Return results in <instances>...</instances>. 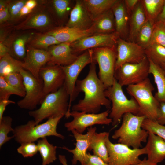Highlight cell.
I'll use <instances>...</instances> for the list:
<instances>
[{
	"instance_id": "cell-1",
	"label": "cell",
	"mask_w": 165,
	"mask_h": 165,
	"mask_svg": "<svg viewBox=\"0 0 165 165\" xmlns=\"http://www.w3.org/2000/svg\"><path fill=\"white\" fill-rule=\"evenodd\" d=\"M96 63H91L86 77L83 79L78 80L76 82V91L78 93L83 92L84 96L72 106V111L97 113L101 106L108 109L111 108V101L105 94L106 89L97 75Z\"/></svg>"
},
{
	"instance_id": "cell-2",
	"label": "cell",
	"mask_w": 165,
	"mask_h": 165,
	"mask_svg": "<svg viewBox=\"0 0 165 165\" xmlns=\"http://www.w3.org/2000/svg\"><path fill=\"white\" fill-rule=\"evenodd\" d=\"M120 127L116 130L112 138L117 139L118 143L122 144L133 148H139L142 142H147L148 132L142 127L146 117L131 113H125L122 116Z\"/></svg>"
},
{
	"instance_id": "cell-3",
	"label": "cell",
	"mask_w": 165,
	"mask_h": 165,
	"mask_svg": "<svg viewBox=\"0 0 165 165\" xmlns=\"http://www.w3.org/2000/svg\"><path fill=\"white\" fill-rule=\"evenodd\" d=\"M63 116L50 118L43 123L36 124L34 120L16 127L12 132L15 141L21 144L34 142L44 137L55 136L64 139V137L57 131L58 124Z\"/></svg>"
},
{
	"instance_id": "cell-4",
	"label": "cell",
	"mask_w": 165,
	"mask_h": 165,
	"mask_svg": "<svg viewBox=\"0 0 165 165\" xmlns=\"http://www.w3.org/2000/svg\"><path fill=\"white\" fill-rule=\"evenodd\" d=\"M69 97L64 87L46 95L40 107L30 111L29 116L33 117L36 124L46 119L65 116L68 111Z\"/></svg>"
},
{
	"instance_id": "cell-5",
	"label": "cell",
	"mask_w": 165,
	"mask_h": 165,
	"mask_svg": "<svg viewBox=\"0 0 165 165\" xmlns=\"http://www.w3.org/2000/svg\"><path fill=\"white\" fill-rule=\"evenodd\" d=\"M126 89L138 105V115L156 121L160 103L153 94L154 88L149 79L148 78L139 83L129 85Z\"/></svg>"
},
{
	"instance_id": "cell-6",
	"label": "cell",
	"mask_w": 165,
	"mask_h": 165,
	"mask_svg": "<svg viewBox=\"0 0 165 165\" xmlns=\"http://www.w3.org/2000/svg\"><path fill=\"white\" fill-rule=\"evenodd\" d=\"M106 97L112 102V106L109 117L112 120V124L116 126L119 123L125 113H131L138 115V105L132 97L128 99L124 94L122 86L115 79L112 86L105 91Z\"/></svg>"
},
{
	"instance_id": "cell-7",
	"label": "cell",
	"mask_w": 165,
	"mask_h": 165,
	"mask_svg": "<svg viewBox=\"0 0 165 165\" xmlns=\"http://www.w3.org/2000/svg\"><path fill=\"white\" fill-rule=\"evenodd\" d=\"M94 62H95L93 58L92 50L91 49L78 56L77 59L70 65L61 66L65 77L64 86L69 97L68 111L65 116L67 118L70 117L72 103L79 94L75 89L78 76L86 65Z\"/></svg>"
},
{
	"instance_id": "cell-8",
	"label": "cell",
	"mask_w": 165,
	"mask_h": 165,
	"mask_svg": "<svg viewBox=\"0 0 165 165\" xmlns=\"http://www.w3.org/2000/svg\"><path fill=\"white\" fill-rule=\"evenodd\" d=\"M92 49L93 60L99 66L98 78L107 89L112 86L115 79L116 50L106 47Z\"/></svg>"
},
{
	"instance_id": "cell-9",
	"label": "cell",
	"mask_w": 165,
	"mask_h": 165,
	"mask_svg": "<svg viewBox=\"0 0 165 165\" xmlns=\"http://www.w3.org/2000/svg\"><path fill=\"white\" fill-rule=\"evenodd\" d=\"M19 72L23 77L25 94L23 99L17 102V105L20 108L34 110L38 105L41 104L46 96L43 81L41 79H37L23 68L20 69Z\"/></svg>"
},
{
	"instance_id": "cell-10",
	"label": "cell",
	"mask_w": 165,
	"mask_h": 165,
	"mask_svg": "<svg viewBox=\"0 0 165 165\" xmlns=\"http://www.w3.org/2000/svg\"><path fill=\"white\" fill-rule=\"evenodd\" d=\"M109 136L106 140L109 155V165H135L141 162L139 158L140 156L146 154L145 147L131 148L122 144L113 143L110 141Z\"/></svg>"
},
{
	"instance_id": "cell-11",
	"label": "cell",
	"mask_w": 165,
	"mask_h": 165,
	"mask_svg": "<svg viewBox=\"0 0 165 165\" xmlns=\"http://www.w3.org/2000/svg\"><path fill=\"white\" fill-rule=\"evenodd\" d=\"M149 63L146 57L138 63H127L115 71V77L122 86L139 83L148 78Z\"/></svg>"
},
{
	"instance_id": "cell-12",
	"label": "cell",
	"mask_w": 165,
	"mask_h": 165,
	"mask_svg": "<svg viewBox=\"0 0 165 165\" xmlns=\"http://www.w3.org/2000/svg\"><path fill=\"white\" fill-rule=\"evenodd\" d=\"M109 109L99 113H86L84 112L72 111L70 116L73 119L64 124L68 131L75 130L82 134L88 127L96 124L109 125L112 123V120L109 117Z\"/></svg>"
},
{
	"instance_id": "cell-13",
	"label": "cell",
	"mask_w": 165,
	"mask_h": 165,
	"mask_svg": "<svg viewBox=\"0 0 165 165\" xmlns=\"http://www.w3.org/2000/svg\"><path fill=\"white\" fill-rule=\"evenodd\" d=\"M116 46L115 71L124 64L139 63L146 57L145 49L136 42H127L119 37Z\"/></svg>"
},
{
	"instance_id": "cell-14",
	"label": "cell",
	"mask_w": 165,
	"mask_h": 165,
	"mask_svg": "<svg viewBox=\"0 0 165 165\" xmlns=\"http://www.w3.org/2000/svg\"><path fill=\"white\" fill-rule=\"evenodd\" d=\"M119 37L116 32L110 34H95L76 40L71 43L70 46L73 52L76 54L84 50L97 47L116 48Z\"/></svg>"
},
{
	"instance_id": "cell-15",
	"label": "cell",
	"mask_w": 165,
	"mask_h": 165,
	"mask_svg": "<svg viewBox=\"0 0 165 165\" xmlns=\"http://www.w3.org/2000/svg\"><path fill=\"white\" fill-rule=\"evenodd\" d=\"M25 58L23 68L29 72L35 77L40 80L39 72L43 66L50 60L51 55L48 50L36 49L27 45Z\"/></svg>"
},
{
	"instance_id": "cell-16",
	"label": "cell",
	"mask_w": 165,
	"mask_h": 165,
	"mask_svg": "<svg viewBox=\"0 0 165 165\" xmlns=\"http://www.w3.org/2000/svg\"><path fill=\"white\" fill-rule=\"evenodd\" d=\"M39 75L43 81L44 90L46 95L57 91L64 86V75L61 66L43 67Z\"/></svg>"
},
{
	"instance_id": "cell-17",
	"label": "cell",
	"mask_w": 165,
	"mask_h": 165,
	"mask_svg": "<svg viewBox=\"0 0 165 165\" xmlns=\"http://www.w3.org/2000/svg\"><path fill=\"white\" fill-rule=\"evenodd\" d=\"M71 43H61L50 46L48 51L50 53L51 58L47 63L48 66L58 65L64 66L73 62L78 55L73 52L70 46Z\"/></svg>"
},
{
	"instance_id": "cell-18",
	"label": "cell",
	"mask_w": 165,
	"mask_h": 165,
	"mask_svg": "<svg viewBox=\"0 0 165 165\" xmlns=\"http://www.w3.org/2000/svg\"><path fill=\"white\" fill-rule=\"evenodd\" d=\"M93 22L83 0H77L71 12L70 18L66 26L86 30L91 27Z\"/></svg>"
},
{
	"instance_id": "cell-19",
	"label": "cell",
	"mask_w": 165,
	"mask_h": 165,
	"mask_svg": "<svg viewBox=\"0 0 165 165\" xmlns=\"http://www.w3.org/2000/svg\"><path fill=\"white\" fill-rule=\"evenodd\" d=\"M148 135L145 147L147 160L154 165L165 159V141L159 136L148 132Z\"/></svg>"
},
{
	"instance_id": "cell-20",
	"label": "cell",
	"mask_w": 165,
	"mask_h": 165,
	"mask_svg": "<svg viewBox=\"0 0 165 165\" xmlns=\"http://www.w3.org/2000/svg\"><path fill=\"white\" fill-rule=\"evenodd\" d=\"M71 131L76 141L75 148L70 149L65 146L60 148L73 154L72 160V165L76 164L78 161L81 164L87 154V151L89 147L90 131L89 128L87 132L85 134L79 133L75 130Z\"/></svg>"
},
{
	"instance_id": "cell-21",
	"label": "cell",
	"mask_w": 165,
	"mask_h": 165,
	"mask_svg": "<svg viewBox=\"0 0 165 165\" xmlns=\"http://www.w3.org/2000/svg\"><path fill=\"white\" fill-rule=\"evenodd\" d=\"M90 145L88 150H92L94 154L99 157L108 164L109 155L106 145V140L109 136V132H96V127H90Z\"/></svg>"
},
{
	"instance_id": "cell-22",
	"label": "cell",
	"mask_w": 165,
	"mask_h": 165,
	"mask_svg": "<svg viewBox=\"0 0 165 165\" xmlns=\"http://www.w3.org/2000/svg\"><path fill=\"white\" fill-rule=\"evenodd\" d=\"M46 33L54 36L60 43H72L82 38L93 35L90 28L84 30L66 26L55 28Z\"/></svg>"
},
{
	"instance_id": "cell-23",
	"label": "cell",
	"mask_w": 165,
	"mask_h": 165,
	"mask_svg": "<svg viewBox=\"0 0 165 165\" xmlns=\"http://www.w3.org/2000/svg\"><path fill=\"white\" fill-rule=\"evenodd\" d=\"M51 18L48 13L40 10L32 13L23 22L15 27L17 29H40L48 28L51 24Z\"/></svg>"
},
{
	"instance_id": "cell-24",
	"label": "cell",
	"mask_w": 165,
	"mask_h": 165,
	"mask_svg": "<svg viewBox=\"0 0 165 165\" xmlns=\"http://www.w3.org/2000/svg\"><path fill=\"white\" fill-rule=\"evenodd\" d=\"M115 20L116 31L122 39L126 35L129 14L124 0H117L112 8Z\"/></svg>"
},
{
	"instance_id": "cell-25",
	"label": "cell",
	"mask_w": 165,
	"mask_h": 165,
	"mask_svg": "<svg viewBox=\"0 0 165 165\" xmlns=\"http://www.w3.org/2000/svg\"><path fill=\"white\" fill-rule=\"evenodd\" d=\"M90 28L93 35L110 34L116 32L115 18L112 9L95 19Z\"/></svg>"
},
{
	"instance_id": "cell-26",
	"label": "cell",
	"mask_w": 165,
	"mask_h": 165,
	"mask_svg": "<svg viewBox=\"0 0 165 165\" xmlns=\"http://www.w3.org/2000/svg\"><path fill=\"white\" fill-rule=\"evenodd\" d=\"M149 63V73L151 74L157 88L154 97L160 103H165V74L161 66L148 59Z\"/></svg>"
},
{
	"instance_id": "cell-27",
	"label": "cell",
	"mask_w": 165,
	"mask_h": 165,
	"mask_svg": "<svg viewBox=\"0 0 165 165\" xmlns=\"http://www.w3.org/2000/svg\"><path fill=\"white\" fill-rule=\"evenodd\" d=\"M117 0H84L86 8L94 21L100 15L111 9Z\"/></svg>"
},
{
	"instance_id": "cell-28",
	"label": "cell",
	"mask_w": 165,
	"mask_h": 165,
	"mask_svg": "<svg viewBox=\"0 0 165 165\" xmlns=\"http://www.w3.org/2000/svg\"><path fill=\"white\" fill-rule=\"evenodd\" d=\"M143 7L140 0L132 12L130 20V38L134 39L141 28L147 21Z\"/></svg>"
},
{
	"instance_id": "cell-29",
	"label": "cell",
	"mask_w": 165,
	"mask_h": 165,
	"mask_svg": "<svg viewBox=\"0 0 165 165\" xmlns=\"http://www.w3.org/2000/svg\"><path fill=\"white\" fill-rule=\"evenodd\" d=\"M31 35L29 34H24L17 36L12 43V48L9 49V54L16 59L21 61L24 60L27 52L25 45L31 38Z\"/></svg>"
},
{
	"instance_id": "cell-30",
	"label": "cell",
	"mask_w": 165,
	"mask_h": 165,
	"mask_svg": "<svg viewBox=\"0 0 165 165\" xmlns=\"http://www.w3.org/2000/svg\"><path fill=\"white\" fill-rule=\"evenodd\" d=\"M37 141L38 152L42 160V165H49L56 160L57 147L50 144L46 137L41 138Z\"/></svg>"
},
{
	"instance_id": "cell-31",
	"label": "cell",
	"mask_w": 165,
	"mask_h": 165,
	"mask_svg": "<svg viewBox=\"0 0 165 165\" xmlns=\"http://www.w3.org/2000/svg\"><path fill=\"white\" fill-rule=\"evenodd\" d=\"M165 1V0H140L147 20L154 24L162 10Z\"/></svg>"
},
{
	"instance_id": "cell-32",
	"label": "cell",
	"mask_w": 165,
	"mask_h": 165,
	"mask_svg": "<svg viewBox=\"0 0 165 165\" xmlns=\"http://www.w3.org/2000/svg\"><path fill=\"white\" fill-rule=\"evenodd\" d=\"M23 62L16 59L9 53L0 58V76L3 77L10 73L19 72L23 68Z\"/></svg>"
},
{
	"instance_id": "cell-33",
	"label": "cell",
	"mask_w": 165,
	"mask_h": 165,
	"mask_svg": "<svg viewBox=\"0 0 165 165\" xmlns=\"http://www.w3.org/2000/svg\"><path fill=\"white\" fill-rule=\"evenodd\" d=\"M146 57L154 63L160 65L165 63V47L162 45L153 44L145 49Z\"/></svg>"
},
{
	"instance_id": "cell-34",
	"label": "cell",
	"mask_w": 165,
	"mask_h": 165,
	"mask_svg": "<svg viewBox=\"0 0 165 165\" xmlns=\"http://www.w3.org/2000/svg\"><path fill=\"white\" fill-rule=\"evenodd\" d=\"M30 46L34 48L44 50L50 46L61 43L52 35L47 33L40 34L31 38L29 42Z\"/></svg>"
},
{
	"instance_id": "cell-35",
	"label": "cell",
	"mask_w": 165,
	"mask_h": 165,
	"mask_svg": "<svg viewBox=\"0 0 165 165\" xmlns=\"http://www.w3.org/2000/svg\"><path fill=\"white\" fill-rule=\"evenodd\" d=\"M153 24L147 20L141 28L136 37V43L145 49L149 44Z\"/></svg>"
},
{
	"instance_id": "cell-36",
	"label": "cell",
	"mask_w": 165,
	"mask_h": 165,
	"mask_svg": "<svg viewBox=\"0 0 165 165\" xmlns=\"http://www.w3.org/2000/svg\"><path fill=\"white\" fill-rule=\"evenodd\" d=\"M13 119L10 116H3L0 121V148L6 143L14 138L9 137L8 134L10 132L13 131L12 127Z\"/></svg>"
},
{
	"instance_id": "cell-37",
	"label": "cell",
	"mask_w": 165,
	"mask_h": 165,
	"mask_svg": "<svg viewBox=\"0 0 165 165\" xmlns=\"http://www.w3.org/2000/svg\"><path fill=\"white\" fill-rule=\"evenodd\" d=\"M153 44L165 47V24L161 21L156 20L153 24L149 45Z\"/></svg>"
},
{
	"instance_id": "cell-38",
	"label": "cell",
	"mask_w": 165,
	"mask_h": 165,
	"mask_svg": "<svg viewBox=\"0 0 165 165\" xmlns=\"http://www.w3.org/2000/svg\"><path fill=\"white\" fill-rule=\"evenodd\" d=\"M11 95L24 97L25 94L10 85L3 77L0 76V101L9 99Z\"/></svg>"
},
{
	"instance_id": "cell-39",
	"label": "cell",
	"mask_w": 165,
	"mask_h": 165,
	"mask_svg": "<svg viewBox=\"0 0 165 165\" xmlns=\"http://www.w3.org/2000/svg\"><path fill=\"white\" fill-rule=\"evenodd\" d=\"M142 127L148 132L156 134L165 141V126L160 124L156 121L146 118L142 125Z\"/></svg>"
},
{
	"instance_id": "cell-40",
	"label": "cell",
	"mask_w": 165,
	"mask_h": 165,
	"mask_svg": "<svg viewBox=\"0 0 165 165\" xmlns=\"http://www.w3.org/2000/svg\"><path fill=\"white\" fill-rule=\"evenodd\" d=\"M3 77L10 85L25 94L23 77L20 72L10 73Z\"/></svg>"
},
{
	"instance_id": "cell-41",
	"label": "cell",
	"mask_w": 165,
	"mask_h": 165,
	"mask_svg": "<svg viewBox=\"0 0 165 165\" xmlns=\"http://www.w3.org/2000/svg\"><path fill=\"white\" fill-rule=\"evenodd\" d=\"M17 148V152L24 158L31 157L38 152V147L34 142L22 143Z\"/></svg>"
},
{
	"instance_id": "cell-42",
	"label": "cell",
	"mask_w": 165,
	"mask_h": 165,
	"mask_svg": "<svg viewBox=\"0 0 165 165\" xmlns=\"http://www.w3.org/2000/svg\"><path fill=\"white\" fill-rule=\"evenodd\" d=\"M27 0L15 1L9 3V9L10 15V19H14L19 17L20 12L25 4Z\"/></svg>"
},
{
	"instance_id": "cell-43",
	"label": "cell",
	"mask_w": 165,
	"mask_h": 165,
	"mask_svg": "<svg viewBox=\"0 0 165 165\" xmlns=\"http://www.w3.org/2000/svg\"><path fill=\"white\" fill-rule=\"evenodd\" d=\"M70 1L68 0H54L53 4L56 12L60 17H62L65 14Z\"/></svg>"
},
{
	"instance_id": "cell-44",
	"label": "cell",
	"mask_w": 165,
	"mask_h": 165,
	"mask_svg": "<svg viewBox=\"0 0 165 165\" xmlns=\"http://www.w3.org/2000/svg\"><path fill=\"white\" fill-rule=\"evenodd\" d=\"M81 165H109L99 157L89 153L87 154Z\"/></svg>"
},
{
	"instance_id": "cell-45",
	"label": "cell",
	"mask_w": 165,
	"mask_h": 165,
	"mask_svg": "<svg viewBox=\"0 0 165 165\" xmlns=\"http://www.w3.org/2000/svg\"><path fill=\"white\" fill-rule=\"evenodd\" d=\"M155 121L160 124L165 126V103H160Z\"/></svg>"
},
{
	"instance_id": "cell-46",
	"label": "cell",
	"mask_w": 165,
	"mask_h": 165,
	"mask_svg": "<svg viewBox=\"0 0 165 165\" xmlns=\"http://www.w3.org/2000/svg\"><path fill=\"white\" fill-rule=\"evenodd\" d=\"M140 1L138 0H124L126 8L129 15L133 11Z\"/></svg>"
},
{
	"instance_id": "cell-47",
	"label": "cell",
	"mask_w": 165,
	"mask_h": 165,
	"mask_svg": "<svg viewBox=\"0 0 165 165\" xmlns=\"http://www.w3.org/2000/svg\"><path fill=\"white\" fill-rule=\"evenodd\" d=\"M15 103V102L14 101L9 99L0 101V121L3 116V114L6 106L9 104Z\"/></svg>"
},
{
	"instance_id": "cell-48",
	"label": "cell",
	"mask_w": 165,
	"mask_h": 165,
	"mask_svg": "<svg viewBox=\"0 0 165 165\" xmlns=\"http://www.w3.org/2000/svg\"><path fill=\"white\" fill-rule=\"evenodd\" d=\"M10 18L9 9V5L2 10L0 11V23L6 21Z\"/></svg>"
},
{
	"instance_id": "cell-49",
	"label": "cell",
	"mask_w": 165,
	"mask_h": 165,
	"mask_svg": "<svg viewBox=\"0 0 165 165\" xmlns=\"http://www.w3.org/2000/svg\"><path fill=\"white\" fill-rule=\"evenodd\" d=\"M9 48L6 47L2 42L0 43V58H2L7 53H9Z\"/></svg>"
},
{
	"instance_id": "cell-50",
	"label": "cell",
	"mask_w": 165,
	"mask_h": 165,
	"mask_svg": "<svg viewBox=\"0 0 165 165\" xmlns=\"http://www.w3.org/2000/svg\"><path fill=\"white\" fill-rule=\"evenodd\" d=\"M156 20L161 21L165 24V1L162 10Z\"/></svg>"
},
{
	"instance_id": "cell-51",
	"label": "cell",
	"mask_w": 165,
	"mask_h": 165,
	"mask_svg": "<svg viewBox=\"0 0 165 165\" xmlns=\"http://www.w3.org/2000/svg\"><path fill=\"white\" fill-rule=\"evenodd\" d=\"M37 2L35 0H29L27 1L25 6L31 10H32L37 5Z\"/></svg>"
},
{
	"instance_id": "cell-52",
	"label": "cell",
	"mask_w": 165,
	"mask_h": 165,
	"mask_svg": "<svg viewBox=\"0 0 165 165\" xmlns=\"http://www.w3.org/2000/svg\"><path fill=\"white\" fill-rule=\"evenodd\" d=\"M32 11L29 9L25 5L22 8L20 12L19 17L27 15L30 13Z\"/></svg>"
},
{
	"instance_id": "cell-53",
	"label": "cell",
	"mask_w": 165,
	"mask_h": 165,
	"mask_svg": "<svg viewBox=\"0 0 165 165\" xmlns=\"http://www.w3.org/2000/svg\"><path fill=\"white\" fill-rule=\"evenodd\" d=\"M58 158L60 163L63 165H68L66 156L64 155H59Z\"/></svg>"
},
{
	"instance_id": "cell-54",
	"label": "cell",
	"mask_w": 165,
	"mask_h": 165,
	"mask_svg": "<svg viewBox=\"0 0 165 165\" xmlns=\"http://www.w3.org/2000/svg\"><path fill=\"white\" fill-rule=\"evenodd\" d=\"M134 165H154L149 162L147 159L145 158L139 163Z\"/></svg>"
},
{
	"instance_id": "cell-55",
	"label": "cell",
	"mask_w": 165,
	"mask_h": 165,
	"mask_svg": "<svg viewBox=\"0 0 165 165\" xmlns=\"http://www.w3.org/2000/svg\"><path fill=\"white\" fill-rule=\"evenodd\" d=\"M6 1L3 0L0 1V11L2 10L9 5Z\"/></svg>"
},
{
	"instance_id": "cell-56",
	"label": "cell",
	"mask_w": 165,
	"mask_h": 165,
	"mask_svg": "<svg viewBox=\"0 0 165 165\" xmlns=\"http://www.w3.org/2000/svg\"><path fill=\"white\" fill-rule=\"evenodd\" d=\"M160 66L163 70L165 74V63L161 64Z\"/></svg>"
}]
</instances>
